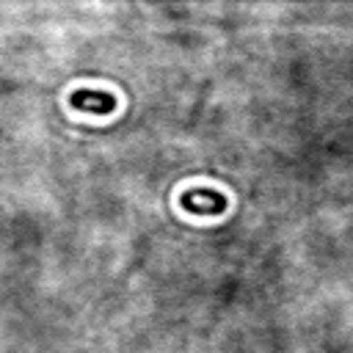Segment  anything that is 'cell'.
<instances>
[{
	"label": "cell",
	"instance_id": "6da1fadb",
	"mask_svg": "<svg viewBox=\"0 0 353 353\" xmlns=\"http://www.w3.org/2000/svg\"><path fill=\"white\" fill-rule=\"evenodd\" d=\"M69 105H72V110L108 116L116 110V97L110 91H102V88H74L69 94Z\"/></svg>",
	"mask_w": 353,
	"mask_h": 353
}]
</instances>
